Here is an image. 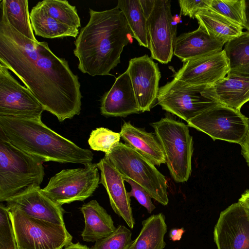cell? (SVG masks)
<instances>
[{
  "label": "cell",
  "mask_w": 249,
  "mask_h": 249,
  "mask_svg": "<svg viewBox=\"0 0 249 249\" xmlns=\"http://www.w3.org/2000/svg\"><path fill=\"white\" fill-rule=\"evenodd\" d=\"M0 64L15 74L44 110L62 122L80 113L82 95L77 75L47 42L34 41L9 23L0 8Z\"/></svg>",
  "instance_id": "obj_1"
},
{
  "label": "cell",
  "mask_w": 249,
  "mask_h": 249,
  "mask_svg": "<svg viewBox=\"0 0 249 249\" xmlns=\"http://www.w3.org/2000/svg\"><path fill=\"white\" fill-rule=\"evenodd\" d=\"M89 19L81 28L74 45L78 69L92 76L110 75L120 62L124 46L132 41L125 17L116 6L105 11L89 9Z\"/></svg>",
  "instance_id": "obj_2"
},
{
  "label": "cell",
  "mask_w": 249,
  "mask_h": 249,
  "mask_svg": "<svg viewBox=\"0 0 249 249\" xmlns=\"http://www.w3.org/2000/svg\"><path fill=\"white\" fill-rule=\"evenodd\" d=\"M41 118L0 116V131L14 146L43 162L86 164L92 152L81 148L52 130Z\"/></svg>",
  "instance_id": "obj_3"
},
{
  "label": "cell",
  "mask_w": 249,
  "mask_h": 249,
  "mask_svg": "<svg viewBox=\"0 0 249 249\" xmlns=\"http://www.w3.org/2000/svg\"><path fill=\"white\" fill-rule=\"evenodd\" d=\"M43 161L12 144L0 131V202L33 185L40 186Z\"/></svg>",
  "instance_id": "obj_4"
},
{
  "label": "cell",
  "mask_w": 249,
  "mask_h": 249,
  "mask_svg": "<svg viewBox=\"0 0 249 249\" xmlns=\"http://www.w3.org/2000/svg\"><path fill=\"white\" fill-rule=\"evenodd\" d=\"M150 124L164 152L172 178L178 183L187 181L192 172L194 151L188 125L169 117Z\"/></svg>",
  "instance_id": "obj_5"
},
{
  "label": "cell",
  "mask_w": 249,
  "mask_h": 249,
  "mask_svg": "<svg viewBox=\"0 0 249 249\" xmlns=\"http://www.w3.org/2000/svg\"><path fill=\"white\" fill-rule=\"evenodd\" d=\"M107 158L124 177L140 185L152 198L163 206L168 204L165 177L148 159L125 143L120 142Z\"/></svg>",
  "instance_id": "obj_6"
},
{
  "label": "cell",
  "mask_w": 249,
  "mask_h": 249,
  "mask_svg": "<svg viewBox=\"0 0 249 249\" xmlns=\"http://www.w3.org/2000/svg\"><path fill=\"white\" fill-rule=\"evenodd\" d=\"M157 101L163 110L186 122L221 104L214 86L190 85L174 78L160 88Z\"/></svg>",
  "instance_id": "obj_7"
},
{
  "label": "cell",
  "mask_w": 249,
  "mask_h": 249,
  "mask_svg": "<svg viewBox=\"0 0 249 249\" xmlns=\"http://www.w3.org/2000/svg\"><path fill=\"white\" fill-rule=\"evenodd\" d=\"M146 18L148 49L151 57L167 64L173 56L177 25L180 18L173 17L169 0H140Z\"/></svg>",
  "instance_id": "obj_8"
},
{
  "label": "cell",
  "mask_w": 249,
  "mask_h": 249,
  "mask_svg": "<svg viewBox=\"0 0 249 249\" xmlns=\"http://www.w3.org/2000/svg\"><path fill=\"white\" fill-rule=\"evenodd\" d=\"M8 209L18 249H62L71 243L65 225L30 217L15 208Z\"/></svg>",
  "instance_id": "obj_9"
},
{
  "label": "cell",
  "mask_w": 249,
  "mask_h": 249,
  "mask_svg": "<svg viewBox=\"0 0 249 249\" xmlns=\"http://www.w3.org/2000/svg\"><path fill=\"white\" fill-rule=\"evenodd\" d=\"M84 165L83 167L62 170L50 179L42 191L61 206L87 199L98 187L100 177L97 163Z\"/></svg>",
  "instance_id": "obj_10"
},
{
  "label": "cell",
  "mask_w": 249,
  "mask_h": 249,
  "mask_svg": "<svg viewBox=\"0 0 249 249\" xmlns=\"http://www.w3.org/2000/svg\"><path fill=\"white\" fill-rule=\"evenodd\" d=\"M188 126L220 140L241 145L249 132V119L240 111L222 104L208 109L187 122Z\"/></svg>",
  "instance_id": "obj_11"
},
{
  "label": "cell",
  "mask_w": 249,
  "mask_h": 249,
  "mask_svg": "<svg viewBox=\"0 0 249 249\" xmlns=\"http://www.w3.org/2000/svg\"><path fill=\"white\" fill-rule=\"evenodd\" d=\"M44 111L32 92L0 64V116L41 118Z\"/></svg>",
  "instance_id": "obj_12"
},
{
  "label": "cell",
  "mask_w": 249,
  "mask_h": 249,
  "mask_svg": "<svg viewBox=\"0 0 249 249\" xmlns=\"http://www.w3.org/2000/svg\"><path fill=\"white\" fill-rule=\"evenodd\" d=\"M217 249H249V211L241 202L222 211L215 226Z\"/></svg>",
  "instance_id": "obj_13"
},
{
  "label": "cell",
  "mask_w": 249,
  "mask_h": 249,
  "mask_svg": "<svg viewBox=\"0 0 249 249\" xmlns=\"http://www.w3.org/2000/svg\"><path fill=\"white\" fill-rule=\"evenodd\" d=\"M141 112L150 111L157 101L161 77L158 64L145 54L131 59L126 71Z\"/></svg>",
  "instance_id": "obj_14"
},
{
  "label": "cell",
  "mask_w": 249,
  "mask_h": 249,
  "mask_svg": "<svg viewBox=\"0 0 249 249\" xmlns=\"http://www.w3.org/2000/svg\"><path fill=\"white\" fill-rule=\"evenodd\" d=\"M230 71L224 50L183 63L174 78L193 85L213 86Z\"/></svg>",
  "instance_id": "obj_15"
},
{
  "label": "cell",
  "mask_w": 249,
  "mask_h": 249,
  "mask_svg": "<svg viewBox=\"0 0 249 249\" xmlns=\"http://www.w3.org/2000/svg\"><path fill=\"white\" fill-rule=\"evenodd\" d=\"M5 202L8 208H17L30 217L65 225L62 206L48 197L40 186H30Z\"/></svg>",
  "instance_id": "obj_16"
},
{
  "label": "cell",
  "mask_w": 249,
  "mask_h": 249,
  "mask_svg": "<svg viewBox=\"0 0 249 249\" xmlns=\"http://www.w3.org/2000/svg\"><path fill=\"white\" fill-rule=\"evenodd\" d=\"M97 165L101 173L100 184L103 185L107 192L111 208L130 229H133L135 219L130 197L124 186V177L105 157Z\"/></svg>",
  "instance_id": "obj_17"
},
{
  "label": "cell",
  "mask_w": 249,
  "mask_h": 249,
  "mask_svg": "<svg viewBox=\"0 0 249 249\" xmlns=\"http://www.w3.org/2000/svg\"><path fill=\"white\" fill-rule=\"evenodd\" d=\"M101 114L106 117H123L141 112L128 72L116 78L111 89L101 99Z\"/></svg>",
  "instance_id": "obj_18"
},
{
  "label": "cell",
  "mask_w": 249,
  "mask_h": 249,
  "mask_svg": "<svg viewBox=\"0 0 249 249\" xmlns=\"http://www.w3.org/2000/svg\"><path fill=\"white\" fill-rule=\"evenodd\" d=\"M224 44L210 35L199 25L192 32L183 33L177 36L173 54L182 62L222 50Z\"/></svg>",
  "instance_id": "obj_19"
},
{
  "label": "cell",
  "mask_w": 249,
  "mask_h": 249,
  "mask_svg": "<svg viewBox=\"0 0 249 249\" xmlns=\"http://www.w3.org/2000/svg\"><path fill=\"white\" fill-rule=\"evenodd\" d=\"M127 144L148 159L154 165L166 163L161 146L155 134L138 128L129 122H124L120 132Z\"/></svg>",
  "instance_id": "obj_20"
},
{
  "label": "cell",
  "mask_w": 249,
  "mask_h": 249,
  "mask_svg": "<svg viewBox=\"0 0 249 249\" xmlns=\"http://www.w3.org/2000/svg\"><path fill=\"white\" fill-rule=\"evenodd\" d=\"M80 209L85 220V228L81 234L84 241L96 242L115 231L111 216L96 200L84 204Z\"/></svg>",
  "instance_id": "obj_21"
},
{
  "label": "cell",
  "mask_w": 249,
  "mask_h": 249,
  "mask_svg": "<svg viewBox=\"0 0 249 249\" xmlns=\"http://www.w3.org/2000/svg\"><path fill=\"white\" fill-rule=\"evenodd\" d=\"M221 104L240 110L249 101V77L229 72L214 85Z\"/></svg>",
  "instance_id": "obj_22"
},
{
  "label": "cell",
  "mask_w": 249,
  "mask_h": 249,
  "mask_svg": "<svg viewBox=\"0 0 249 249\" xmlns=\"http://www.w3.org/2000/svg\"><path fill=\"white\" fill-rule=\"evenodd\" d=\"M199 25L224 44L240 36L243 28L211 8L204 9L195 16Z\"/></svg>",
  "instance_id": "obj_23"
},
{
  "label": "cell",
  "mask_w": 249,
  "mask_h": 249,
  "mask_svg": "<svg viewBox=\"0 0 249 249\" xmlns=\"http://www.w3.org/2000/svg\"><path fill=\"white\" fill-rule=\"evenodd\" d=\"M142 224L139 235L128 249H163L166 246L164 237L167 232L164 214L152 215L143 220Z\"/></svg>",
  "instance_id": "obj_24"
},
{
  "label": "cell",
  "mask_w": 249,
  "mask_h": 249,
  "mask_svg": "<svg viewBox=\"0 0 249 249\" xmlns=\"http://www.w3.org/2000/svg\"><path fill=\"white\" fill-rule=\"evenodd\" d=\"M30 18L35 35L44 38L76 37L79 33V29L63 24L49 16L37 3L32 9Z\"/></svg>",
  "instance_id": "obj_25"
},
{
  "label": "cell",
  "mask_w": 249,
  "mask_h": 249,
  "mask_svg": "<svg viewBox=\"0 0 249 249\" xmlns=\"http://www.w3.org/2000/svg\"><path fill=\"white\" fill-rule=\"evenodd\" d=\"M117 6L125 17L132 38L148 49L146 18L140 0H119Z\"/></svg>",
  "instance_id": "obj_26"
},
{
  "label": "cell",
  "mask_w": 249,
  "mask_h": 249,
  "mask_svg": "<svg viewBox=\"0 0 249 249\" xmlns=\"http://www.w3.org/2000/svg\"><path fill=\"white\" fill-rule=\"evenodd\" d=\"M223 50L229 62V72L249 77V31L226 43Z\"/></svg>",
  "instance_id": "obj_27"
},
{
  "label": "cell",
  "mask_w": 249,
  "mask_h": 249,
  "mask_svg": "<svg viewBox=\"0 0 249 249\" xmlns=\"http://www.w3.org/2000/svg\"><path fill=\"white\" fill-rule=\"evenodd\" d=\"M2 8L10 24L21 34L34 41L37 40L30 18L27 0H1Z\"/></svg>",
  "instance_id": "obj_28"
},
{
  "label": "cell",
  "mask_w": 249,
  "mask_h": 249,
  "mask_svg": "<svg viewBox=\"0 0 249 249\" xmlns=\"http://www.w3.org/2000/svg\"><path fill=\"white\" fill-rule=\"evenodd\" d=\"M37 4L50 16L71 28L81 27V20L75 6L66 0H44Z\"/></svg>",
  "instance_id": "obj_29"
},
{
  "label": "cell",
  "mask_w": 249,
  "mask_h": 249,
  "mask_svg": "<svg viewBox=\"0 0 249 249\" xmlns=\"http://www.w3.org/2000/svg\"><path fill=\"white\" fill-rule=\"evenodd\" d=\"M121 138L120 133L102 127L91 131L88 143L91 149L108 154L120 142Z\"/></svg>",
  "instance_id": "obj_30"
},
{
  "label": "cell",
  "mask_w": 249,
  "mask_h": 249,
  "mask_svg": "<svg viewBox=\"0 0 249 249\" xmlns=\"http://www.w3.org/2000/svg\"><path fill=\"white\" fill-rule=\"evenodd\" d=\"M244 0H212L210 8L244 28Z\"/></svg>",
  "instance_id": "obj_31"
},
{
  "label": "cell",
  "mask_w": 249,
  "mask_h": 249,
  "mask_svg": "<svg viewBox=\"0 0 249 249\" xmlns=\"http://www.w3.org/2000/svg\"><path fill=\"white\" fill-rule=\"evenodd\" d=\"M132 232L124 225H119L108 236L96 242L91 249H128L132 242Z\"/></svg>",
  "instance_id": "obj_32"
},
{
  "label": "cell",
  "mask_w": 249,
  "mask_h": 249,
  "mask_svg": "<svg viewBox=\"0 0 249 249\" xmlns=\"http://www.w3.org/2000/svg\"><path fill=\"white\" fill-rule=\"evenodd\" d=\"M0 249H18L8 208L0 204Z\"/></svg>",
  "instance_id": "obj_33"
},
{
  "label": "cell",
  "mask_w": 249,
  "mask_h": 249,
  "mask_svg": "<svg viewBox=\"0 0 249 249\" xmlns=\"http://www.w3.org/2000/svg\"><path fill=\"white\" fill-rule=\"evenodd\" d=\"M124 181L128 182L131 188L128 192L129 196L134 197L138 202L144 207L148 213H151L155 209V206L151 200V197L148 192L140 185L131 179H126Z\"/></svg>",
  "instance_id": "obj_34"
},
{
  "label": "cell",
  "mask_w": 249,
  "mask_h": 249,
  "mask_svg": "<svg viewBox=\"0 0 249 249\" xmlns=\"http://www.w3.org/2000/svg\"><path fill=\"white\" fill-rule=\"evenodd\" d=\"M212 0H179L180 16L183 15L195 18L196 15L200 10L210 8Z\"/></svg>",
  "instance_id": "obj_35"
},
{
  "label": "cell",
  "mask_w": 249,
  "mask_h": 249,
  "mask_svg": "<svg viewBox=\"0 0 249 249\" xmlns=\"http://www.w3.org/2000/svg\"><path fill=\"white\" fill-rule=\"evenodd\" d=\"M241 152L249 166V132L244 142L240 145Z\"/></svg>",
  "instance_id": "obj_36"
},
{
  "label": "cell",
  "mask_w": 249,
  "mask_h": 249,
  "mask_svg": "<svg viewBox=\"0 0 249 249\" xmlns=\"http://www.w3.org/2000/svg\"><path fill=\"white\" fill-rule=\"evenodd\" d=\"M185 230L184 228L172 229L169 233L170 239L173 241H179L181 239Z\"/></svg>",
  "instance_id": "obj_37"
},
{
  "label": "cell",
  "mask_w": 249,
  "mask_h": 249,
  "mask_svg": "<svg viewBox=\"0 0 249 249\" xmlns=\"http://www.w3.org/2000/svg\"><path fill=\"white\" fill-rule=\"evenodd\" d=\"M244 17H245V26L244 28L249 31V0H244Z\"/></svg>",
  "instance_id": "obj_38"
},
{
  "label": "cell",
  "mask_w": 249,
  "mask_h": 249,
  "mask_svg": "<svg viewBox=\"0 0 249 249\" xmlns=\"http://www.w3.org/2000/svg\"><path fill=\"white\" fill-rule=\"evenodd\" d=\"M238 201L242 203L249 211V189L247 190L242 194Z\"/></svg>",
  "instance_id": "obj_39"
},
{
  "label": "cell",
  "mask_w": 249,
  "mask_h": 249,
  "mask_svg": "<svg viewBox=\"0 0 249 249\" xmlns=\"http://www.w3.org/2000/svg\"><path fill=\"white\" fill-rule=\"evenodd\" d=\"M64 249H91L87 246L81 244L78 242L76 243H71L65 247Z\"/></svg>",
  "instance_id": "obj_40"
}]
</instances>
